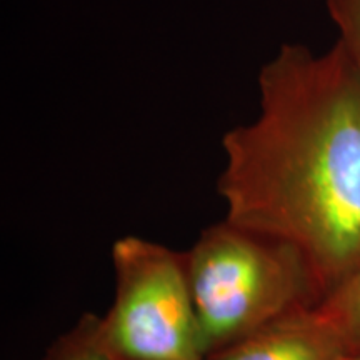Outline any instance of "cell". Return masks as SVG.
Returning <instances> with one entry per match:
<instances>
[{
  "instance_id": "3957f363",
  "label": "cell",
  "mask_w": 360,
  "mask_h": 360,
  "mask_svg": "<svg viewBox=\"0 0 360 360\" xmlns=\"http://www.w3.org/2000/svg\"><path fill=\"white\" fill-rule=\"evenodd\" d=\"M115 297L101 317L115 360H205L186 257L127 236L112 247Z\"/></svg>"
},
{
  "instance_id": "ba28073f",
  "label": "cell",
  "mask_w": 360,
  "mask_h": 360,
  "mask_svg": "<svg viewBox=\"0 0 360 360\" xmlns=\"http://www.w3.org/2000/svg\"><path fill=\"white\" fill-rule=\"evenodd\" d=\"M342 360H360V354H357V355H345L344 359Z\"/></svg>"
},
{
  "instance_id": "277c9868",
  "label": "cell",
  "mask_w": 360,
  "mask_h": 360,
  "mask_svg": "<svg viewBox=\"0 0 360 360\" xmlns=\"http://www.w3.org/2000/svg\"><path fill=\"white\" fill-rule=\"evenodd\" d=\"M347 355L319 305L297 310L205 360H342Z\"/></svg>"
},
{
  "instance_id": "7a4b0ae2",
  "label": "cell",
  "mask_w": 360,
  "mask_h": 360,
  "mask_svg": "<svg viewBox=\"0 0 360 360\" xmlns=\"http://www.w3.org/2000/svg\"><path fill=\"white\" fill-rule=\"evenodd\" d=\"M184 257L205 359L323 299L294 247L227 220L205 229Z\"/></svg>"
},
{
  "instance_id": "8992f818",
  "label": "cell",
  "mask_w": 360,
  "mask_h": 360,
  "mask_svg": "<svg viewBox=\"0 0 360 360\" xmlns=\"http://www.w3.org/2000/svg\"><path fill=\"white\" fill-rule=\"evenodd\" d=\"M44 360H115L102 337L101 317L85 314L80 321L58 337Z\"/></svg>"
},
{
  "instance_id": "5b68a950",
  "label": "cell",
  "mask_w": 360,
  "mask_h": 360,
  "mask_svg": "<svg viewBox=\"0 0 360 360\" xmlns=\"http://www.w3.org/2000/svg\"><path fill=\"white\" fill-rule=\"evenodd\" d=\"M319 309L335 327L347 355L360 354V262L340 285L323 297Z\"/></svg>"
},
{
  "instance_id": "52a82bcc",
  "label": "cell",
  "mask_w": 360,
  "mask_h": 360,
  "mask_svg": "<svg viewBox=\"0 0 360 360\" xmlns=\"http://www.w3.org/2000/svg\"><path fill=\"white\" fill-rule=\"evenodd\" d=\"M327 7L340 32L339 42L360 74V0H327Z\"/></svg>"
},
{
  "instance_id": "6da1fadb",
  "label": "cell",
  "mask_w": 360,
  "mask_h": 360,
  "mask_svg": "<svg viewBox=\"0 0 360 360\" xmlns=\"http://www.w3.org/2000/svg\"><path fill=\"white\" fill-rule=\"evenodd\" d=\"M259 115L222 139L225 220L289 244L323 297L360 262V74L344 45H282Z\"/></svg>"
}]
</instances>
